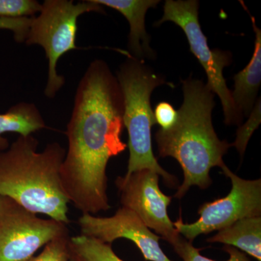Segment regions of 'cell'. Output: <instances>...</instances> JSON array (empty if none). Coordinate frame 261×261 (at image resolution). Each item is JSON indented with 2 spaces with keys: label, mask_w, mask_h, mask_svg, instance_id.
Masks as SVG:
<instances>
[{
  "label": "cell",
  "mask_w": 261,
  "mask_h": 261,
  "mask_svg": "<svg viewBox=\"0 0 261 261\" xmlns=\"http://www.w3.org/2000/svg\"><path fill=\"white\" fill-rule=\"evenodd\" d=\"M123 97L107 63L95 60L79 83L65 135L68 150L61 168L65 195L82 214L111 208L108 196L110 159L127 148L121 140Z\"/></svg>",
  "instance_id": "obj_1"
},
{
  "label": "cell",
  "mask_w": 261,
  "mask_h": 261,
  "mask_svg": "<svg viewBox=\"0 0 261 261\" xmlns=\"http://www.w3.org/2000/svg\"><path fill=\"white\" fill-rule=\"evenodd\" d=\"M184 100L176 123L156 132L160 157H171L179 163L183 183L174 197H185L192 187L206 190L212 184L211 168L225 166L223 158L231 144L219 140L212 123L214 93L203 82L189 78L182 81Z\"/></svg>",
  "instance_id": "obj_2"
},
{
  "label": "cell",
  "mask_w": 261,
  "mask_h": 261,
  "mask_svg": "<svg viewBox=\"0 0 261 261\" xmlns=\"http://www.w3.org/2000/svg\"><path fill=\"white\" fill-rule=\"evenodd\" d=\"M38 146L34 136H19L0 152V196L68 225L70 202L60 173L66 150L58 142L47 144L42 152H38Z\"/></svg>",
  "instance_id": "obj_3"
},
{
  "label": "cell",
  "mask_w": 261,
  "mask_h": 261,
  "mask_svg": "<svg viewBox=\"0 0 261 261\" xmlns=\"http://www.w3.org/2000/svg\"><path fill=\"white\" fill-rule=\"evenodd\" d=\"M116 78L123 94V126L128 135L129 159L125 175L149 169L162 176L168 186L176 187L177 178L163 169L154 157L151 138V128L156 124L151 94L156 87L167 83L143 61L130 56L120 67Z\"/></svg>",
  "instance_id": "obj_4"
},
{
  "label": "cell",
  "mask_w": 261,
  "mask_h": 261,
  "mask_svg": "<svg viewBox=\"0 0 261 261\" xmlns=\"http://www.w3.org/2000/svg\"><path fill=\"white\" fill-rule=\"evenodd\" d=\"M105 13L102 5L92 0L74 3L73 0H45L37 16L33 17L25 42L41 46L48 61L47 82L44 94L56 97L64 86L65 80L57 71V64L68 51L78 49L75 44L78 18L84 13Z\"/></svg>",
  "instance_id": "obj_5"
},
{
  "label": "cell",
  "mask_w": 261,
  "mask_h": 261,
  "mask_svg": "<svg viewBox=\"0 0 261 261\" xmlns=\"http://www.w3.org/2000/svg\"><path fill=\"white\" fill-rule=\"evenodd\" d=\"M198 10L199 3L196 0H167L163 18L155 25L159 27L165 22L171 21L183 30L190 51L207 74L206 84L221 99L225 123L228 126L240 125L243 115L235 106L224 77V69L231 63V57L228 51L210 49L199 23Z\"/></svg>",
  "instance_id": "obj_6"
},
{
  "label": "cell",
  "mask_w": 261,
  "mask_h": 261,
  "mask_svg": "<svg viewBox=\"0 0 261 261\" xmlns=\"http://www.w3.org/2000/svg\"><path fill=\"white\" fill-rule=\"evenodd\" d=\"M68 233L66 224L41 219L0 196V261H28L41 247Z\"/></svg>",
  "instance_id": "obj_7"
},
{
  "label": "cell",
  "mask_w": 261,
  "mask_h": 261,
  "mask_svg": "<svg viewBox=\"0 0 261 261\" xmlns=\"http://www.w3.org/2000/svg\"><path fill=\"white\" fill-rule=\"evenodd\" d=\"M222 172L231 181V191L226 197L205 202L198 210L200 218L185 224L179 218L173 223L180 234L189 242L201 234H207L227 227L245 218L261 216V179L240 178L225 165Z\"/></svg>",
  "instance_id": "obj_8"
},
{
  "label": "cell",
  "mask_w": 261,
  "mask_h": 261,
  "mask_svg": "<svg viewBox=\"0 0 261 261\" xmlns=\"http://www.w3.org/2000/svg\"><path fill=\"white\" fill-rule=\"evenodd\" d=\"M117 188L122 207L133 211L149 228L170 245H175L181 235L168 215L172 197L165 195L159 187V175L149 169L117 177Z\"/></svg>",
  "instance_id": "obj_9"
},
{
  "label": "cell",
  "mask_w": 261,
  "mask_h": 261,
  "mask_svg": "<svg viewBox=\"0 0 261 261\" xmlns=\"http://www.w3.org/2000/svg\"><path fill=\"white\" fill-rule=\"evenodd\" d=\"M81 233L111 244L118 239L130 240L140 249L146 260L173 261L163 251L161 238L154 233L133 211L121 207L110 217L82 214L79 219Z\"/></svg>",
  "instance_id": "obj_10"
},
{
  "label": "cell",
  "mask_w": 261,
  "mask_h": 261,
  "mask_svg": "<svg viewBox=\"0 0 261 261\" xmlns=\"http://www.w3.org/2000/svg\"><path fill=\"white\" fill-rule=\"evenodd\" d=\"M94 3L113 8L121 13L128 20L130 27L128 50L130 56L143 61L154 58V51L149 47V38L146 32L145 19L147 10L155 8L159 0H92Z\"/></svg>",
  "instance_id": "obj_11"
},
{
  "label": "cell",
  "mask_w": 261,
  "mask_h": 261,
  "mask_svg": "<svg viewBox=\"0 0 261 261\" xmlns=\"http://www.w3.org/2000/svg\"><path fill=\"white\" fill-rule=\"evenodd\" d=\"M255 33V49L248 64L234 75V89L231 92L233 102L243 116H249L254 108L261 82V31L251 16Z\"/></svg>",
  "instance_id": "obj_12"
},
{
  "label": "cell",
  "mask_w": 261,
  "mask_h": 261,
  "mask_svg": "<svg viewBox=\"0 0 261 261\" xmlns=\"http://www.w3.org/2000/svg\"><path fill=\"white\" fill-rule=\"evenodd\" d=\"M206 241L235 247L261 261V216L239 220Z\"/></svg>",
  "instance_id": "obj_13"
},
{
  "label": "cell",
  "mask_w": 261,
  "mask_h": 261,
  "mask_svg": "<svg viewBox=\"0 0 261 261\" xmlns=\"http://www.w3.org/2000/svg\"><path fill=\"white\" fill-rule=\"evenodd\" d=\"M45 128V121L35 105L25 102L15 105L6 113H0V152L10 145L4 134L11 132L27 137Z\"/></svg>",
  "instance_id": "obj_14"
},
{
  "label": "cell",
  "mask_w": 261,
  "mask_h": 261,
  "mask_svg": "<svg viewBox=\"0 0 261 261\" xmlns=\"http://www.w3.org/2000/svg\"><path fill=\"white\" fill-rule=\"evenodd\" d=\"M70 252L80 261H124L113 251L111 244L79 235L70 239Z\"/></svg>",
  "instance_id": "obj_15"
},
{
  "label": "cell",
  "mask_w": 261,
  "mask_h": 261,
  "mask_svg": "<svg viewBox=\"0 0 261 261\" xmlns=\"http://www.w3.org/2000/svg\"><path fill=\"white\" fill-rule=\"evenodd\" d=\"M173 247L183 261H216L201 255L200 248H196L191 242L182 237ZM223 249L229 255L226 261H252L246 254L235 247L225 245Z\"/></svg>",
  "instance_id": "obj_16"
},
{
  "label": "cell",
  "mask_w": 261,
  "mask_h": 261,
  "mask_svg": "<svg viewBox=\"0 0 261 261\" xmlns=\"http://www.w3.org/2000/svg\"><path fill=\"white\" fill-rule=\"evenodd\" d=\"M42 9L36 0H0V18L34 17Z\"/></svg>",
  "instance_id": "obj_17"
},
{
  "label": "cell",
  "mask_w": 261,
  "mask_h": 261,
  "mask_svg": "<svg viewBox=\"0 0 261 261\" xmlns=\"http://www.w3.org/2000/svg\"><path fill=\"white\" fill-rule=\"evenodd\" d=\"M260 99L259 98L253 109L249 115L248 120L245 124L239 127L237 130L236 139L231 145L234 146L240 157L243 158L246 151L247 144L251 138L252 134L258 128L261 122Z\"/></svg>",
  "instance_id": "obj_18"
},
{
  "label": "cell",
  "mask_w": 261,
  "mask_h": 261,
  "mask_svg": "<svg viewBox=\"0 0 261 261\" xmlns=\"http://www.w3.org/2000/svg\"><path fill=\"white\" fill-rule=\"evenodd\" d=\"M69 235L65 234L51 240L37 256L28 261H70L71 256Z\"/></svg>",
  "instance_id": "obj_19"
},
{
  "label": "cell",
  "mask_w": 261,
  "mask_h": 261,
  "mask_svg": "<svg viewBox=\"0 0 261 261\" xmlns=\"http://www.w3.org/2000/svg\"><path fill=\"white\" fill-rule=\"evenodd\" d=\"M32 18H0V29L11 31L16 42L24 43L28 35Z\"/></svg>",
  "instance_id": "obj_20"
},
{
  "label": "cell",
  "mask_w": 261,
  "mask_h": 261,
  "mask_svg": "<svg viewBox=\"0 0 261 261\" xmlns=\"http://www.w3.org/2000/svg\"><path fill=\"white\" fill-rule=\"evenodd\" d=\"M153 113L156 123L161 126V129H169L177 121V111L174 109L172 105L167 102H159Z\"/></svg>",
  "instance_id": "obj_21"
},
{
  "label": "cell",
  "mask_w": 261,
  "mask_h": 261,
  "mask_svg": "<svg viewBox=\"0 0 261 261\" xmlns=\"http://www.w3.org/2000/svg\"><path fill=\"white\" fill-rule=\"evenodd\" d=\"M70 261H80L78 259L76 258L75 256H73L71 254V256H70Z\"/></svg>",
  "instance_id": "obj_22"
}]
</instances>
